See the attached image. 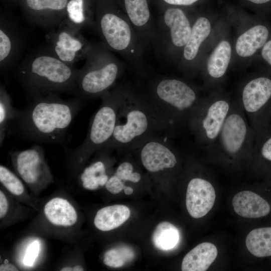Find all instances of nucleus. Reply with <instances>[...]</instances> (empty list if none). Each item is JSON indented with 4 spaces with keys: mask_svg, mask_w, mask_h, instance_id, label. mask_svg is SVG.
I'll use <instances>...</instances> for the list:
<instances>
[{
    "mask_svg": "<svg viewBox=\"0 0 271 271\" xmlns=\"http://www.w3.org/2000/svg\"><path fill=\"white\" fill-rule=\"evenodd\" d=\"M84 103V100L76 97L64 99L59 94L35 98L26 107L20 109L14 127L26 140L61 143Z\"/></svg>",
    "mask_w": 271,
    "mask_h": 271,
    "instance_id": "f257e3e1",
    "label": "nucleus"
},
{
    "mask_svg": "<svg viewBox=\"0 0 271 271\" xmlns=\"http://www.w3.org/2000/svg\"><path fill=\"white\" fill-rule=\"evenodd\" d=\"M79 69L56 57L46 45L28 54L14 72L31 99L52 94L73 93Z\"/></svg>",
    "mask_w": 271,
    "mask_h": 271,
    "instance_id": "f03ea898",
    "label": "nucleus"
},
{
    "mask_svg": "<svg viewBox=\"0 0 271 271\" xmlns=\"http://www.w3.org/2000/svg\"><path fill=\"white\" fill-rule=\"evenodd\" d=\"M160 131L166 132L144 94L121 84L116 124L105 147L112 150L135 151Z\"/></svg>",
    "mask_w": 271,
    "mask_h": 271,
    "instance_id": "7ed1b4c3",
    "label": "nucleus"
},
{
    "mask_svg": "<svg viewBox=\"0 0 271 271\" xmlns=\"http://www.w3.org/2000/svg\"><path fill=\"white\" fill-rule=\"evenodd\" d=\"M144 94L169 135L187 128L190 115L201 100L187 83L170 77L153 80Z\"/></svg>",
    "mask_w": 271,
    "mask_h": 271,
    "instance_id": "20e7f679",
    "label": "nucleus"
},
{
    "mask_svg": "<svg viewBox=\"0 0 271 271\" xmlns=\"http://www.w3.org/2000/svg\"><path fill=\"white\" fill-rule=\"evenodd\" d=\"M123 65L102 42L93 43L79 69L73 95L84 100L101 97L122 74Z\"/></svg>",
    "mask_w": 271,
    "mask_h": 271,
    "instance_id": "39448f33",
    "label": "nucleus"
},
{
    "mask_svg": "<svg viewBox=\"0 0 271 271\" xmlns=\"http://www.w3.org/2000/svg\"><path fill=\"white\" fill-rule=\"evenodd\" d=\"M121 97V84L104 94L97 110L91 118L88 131L83 143L71 150L69 160L78 170L91 155L105 146L111 138L116 124Z\"/></svg>",
    "mask_w": 271,
    "mask_h": 271,
    "instance_id": "423d86ee",
    "label": "nucleus"
},
{
    "mask_svg": "<svg viewBox=\"0 0 271 271\" xmlns=\"http://www.w3.org/2000/svg\"><path fill=\"white\" fill-rule=\"evenodd\" d=\"M254 134L239 101H232L230 111L215 141L206 150L230 161L251 156Z\"/></svg>",
    "mask_w": 271,
    "mask_h": 271,
    "instance_id": "0eeeda50",
    "label": "nucleus"
},
{
    "mask_svg": "<svg viewBox=\"0 0 271 271\" xmlns=\"http://www.w3.org/2000/svg\"><path fill=\"white\" fill-rule=\"evenodd\" d=\"M232 101L226 98L201 99L191 112L187 128L197 145L205 149L217 138Z\"/></svg>",
    "mask_w": 271,
    "mask_h": 271,
    "instance_id": "6e6552de",
    "label": "nucleus"
},
{
    "mask_svg": "<svg viewBox=\"0 0 271 271\" xmlns=\"http://www.w3.org/2000/svg\"><path fill=\"white\" fill-rule=\"evenodd\" d=\"M45 40L46 46L56 57L72 65L86 59L93 44L81 31L63 22L57 28L48 32Z\"/></svg>",
    "mask_w": 271,
    "mask_h": 271,
    "instance_id": "1a4fd4ad",
    "label": "nucleus"
},
{
    "mask_svg": "<svg viewBox=\"0 0 271 271\" xmlns=\"http://www.w3.org/2000/svg\"><path fill=\"white\" fill-rule=\"evenodd\" d=\"M192 27L184 12L170 8L164 13L159 22H155L156 37L155 50L163 57L172 47L182 48L187 43Z\"/></svg>",
    "mask_w": 271,
    "mask_h": 271,
    "instance_id": "9d476101",
    "label": "nucleus"
},
{
    "mask_svg": "<svg viewBox=\"0 0 271 271\" xmlns=\"http://www.w3.org/2000/svg\"><path fill=\"white\" fill-rule=\"evenodd\" d=\"M271 99V79L259 77L243 87L239 102L254 134V144L262 138V113Z\"/></svg>",
    "mask_w": 271,
    "mask_h": 271,
    "instance_id": "9b49d317",
    "label": "nucleus"
},
{
    "mask_svg": "<svg viewBox=\"0 0 271 271\" xmlns=\"http://www.w3.org/2000/svg\"><path fill=\"white\" fill-rule=\"evenodd\" d=\"M14 169L18 175L31 188H42L53 178L46 162L42 147L39 145L10 154Z\"/></svg>",
    "mask_w": 271,
    "mask_h": 271,
    "instance_id": "f8f14e48",
    "label": "nucleus"
},
{
    "mask_svg": "<svg viewBox=\"0 0 271 271\" xmlns=\"http://www.w3.org/2000/svg\"><path fill=\"white\" fill-rule=\"evenodd\" d=\"M176 148L167 140L156 135L135 150L143 166L151 173L172 170L178 164Z\"/></svg>",
    "mask_w": 271,
    "mask_h": 271,
    "instance_id": "ddd939ff",
    "label": "nucleus"
},
{
    "mask_svg": "<svg viewBox=\"0 0 271 271\" xmlns=\"http://www.w3.org/2000/svg\"><path fill=\"white\" fill-rule=\"evenodd\" d=\"M26 38L17 22L1 17L0 22V68L5 71L18 62L26 46Z\"/></svg>",
    "mask_w": 271,
    "mask_h": 271,
    "instance_id": "4468645a",
    "label": "nucleus"
},
{
    "mask_svg": "<svg viewBox=\"0 0 271 271\" xmlns=\"http://www.w3.org/2000/svg\"><path fill=\"white\" fill-rule=\"evenodd\" d=\"M68 0H24L29 23L49 32L57 28L65 16Z\"/></svg>",
    "mask_w": 271,
    "mask_h": 271,
    "instance_id": "2eb2a0df",
    "label": "nucleus"
},
{
    "mask_svg": "<svg viewBox=\"0 0 271 271\" xmlns=\"http://www.w3.org/2000/svg\"><path fill=\"white\" fill-rule=\"evenodd\" d=\"M215 189L208 181L199 177L189 182L186 197L187 210L190 215L199 218L206 215L215 202Z\"/></svg>",
    "mask_w": 271,
    "mask_h": 271,
    "instance_id": "dca6fc26",
    "label": "nucleus"
},
{
    "mask_svg": "<svg viewBox=\"0 0 271 271\" xmlns=\"http://www.w3.org/2000/svg\"><path fill=\"white\" fill-rule=\"evenodd\" d=\"M44 214L50 224L60 228L71 227L78 220L75 208L62 197H54L49 200L44 206Z\"/></svg>",
    "mask_w": 271,
    "mask_h": 271,
    "instance_id": "f3484780",
    "label": "nucleus"
},
{
    "mask_svg": "<svg viewBox=\"0 0 271 271\" xmlns=\"http://www.w3.org/2000/svg\"><path fill=\"white\" fill-rule=\"evenodd\" d=\"M235 212L248 218H256L267 215L270 207L268 202L257 194L250 191L237 193L232 199Z\"/></svg>",
    "mask_w": 271,
    "mask_h": 271,
    "instance_id": "a211bd4d",
    "label": "nucleus"
},
{
    "mask_svg": "<svg viewBox=\"0 0 271 271\" xmlns=\"http://www.w3.org/2000/svg\"><path fill=\"white\" fill-rule=\"evenodd\" d=\"M217 249L210 242H202L188 252L184 257L181 270L183 271H205L215 260Z\"/></svg>",
    "mask_w": 271,
    "mask_h": 271,
    "instance_id": "6ab92c4d",
    "label": "nucleus"
},
{
    "mask_svg": "<svg viewBox=\"0 0 271 271\" xmlns=\"http://www.w3.org/2000/svg\"><path fill=\"white\" fill-rule=\"evenodd\" d=\"M129 208L123 205H113L103 207L96 213L94 224L99 230L108 231L117 228L130 216Z\"/></svg>",
    "mask_w": 271,
    "mask_h": 271,
    "instance_id": "aec40b11",
    "label": "nucleus"
},
{
    "mask_svg": "<svg viewBox=\"0 0 271 271\" xmlns=\"http://www.w3.org/2000/svg\"><path fill=\"white\" fill-rule=\"evenodd\" d=\"M268 34L267 29L263 25L250 28L238 38L235 46L236 53L243 57L252 55L266 43Z\"/></svg>",
    "mask_w": 271,
    "mask_h": 271,
    "instance_id": "412c9836",
    "label": "nucleus"
},
{
    "mask_svg": "<svg viewBox=\"0 0 271 271\" xmlns=\"http://www.w3.org/2000/svg\"><path fill=\"white\" fill-rule=\"evenodd\" d=\"M95 18L86 8L85 0L68 2L65 16L62 22L79 31L94 28Z\"/></svg>",
    "mask_w": 271,
    "mask_h": 271,
    "instance_id": "4be33fe9",
    "label": "nucleus"
},
{
    "mask_svg": "<svg viewBox=\"0 0 271 271\" xmlns=\"http://www.w3.org/2000/svg\"><path fill=\"white\" fill-rule=\"evenodd\" d=\"M211 31L209 21L204 17L199 18L192 27L188 40L183 48V57L187 61L194 60L203 42Z\"/></svg>",
    "mask_w": 271,
    "mask_h": 271,
    "instance_id": "5701e85b",
    "label": "nucleus"
},
{
    "mask_svg": "<svg viewBox=\"0 0 271 271\" xmlns=\"http://www.w3.org/2000/svg\"><path fill=\"white\" fill-rule=\"evenodd\" d=\"M20 109L12 105V99L3 85L0 87V145L14 128Z\"/></svg>",
    "mask_w": 271,
    "mask_h": 271,
    "instance_id": "b1692460",
    "label": "nucleus"
},
{
    "mask_svg": "<svg viewBox=\"0 0 271 271\" xmlns=\"http://www.w3.org/2000/svg\"><path fill=\"white\" fill-rule=\"evenodd\" d=\"M109 177L103 159H98L84 167L79 175L83 188L95 190L100 186H105Z\"/></svg>",
    "mask_w": 271,
    "mask_h": 271,
    "instance_id": "393cba45",
    "label": "nucleus"
},
{
    "mask_svg": "<svg viewBox=\"0 0 271 271\" xmlns=\"http://www.w3.org/2000/svg\"><path fill=\"white\" fill-rule=\"evenodd\" d=\"M231 54L230 44L226 41H221L209 56L207 70L212 78L222 77L227 69Z\"/></svg>",
    "mask_w": 271,
    "mask_h": 271,
    "instance_id": "a878e982",
    "label": "nucleus"
},
{
    "mask_svg": "<svg viewBox=\"0 0 271 271\" xmlns=\"http://www.w3.org/2000/svg\"><path fill=\"white\" fill-rule=\"evenodd\" d=\"M245 244L248 251L256 257L271 256V227L251 230L246 236Z\"/></svg>",
    "mask_w": 271,
    "mask_h": 271,
    "instance_id": "bb28decb",
    "label": "nucleus"
},
{
    "mask_svg": "<svg viewBox=\"0 0 271 271\" xmlns=\"http://www.w3.org/2000/svg\"><path fill=\"white\" fill-rule=\"evenodd\" d=\"M152 240L156 248L163 251L171 250L179 242L180 232L173 224L166 221L162 222L154 230Z\"/></svg>",
    "mask_w": 271,
    "mask_h": 271,
    "instance_id": "cd10ccee",
    "label": "nucleus"
},
{
    "mask_svg": "<svg viewBox=\"0 0 271 271\" xmlns=\"http://www.w3.org/2000/svg\"><path fill=\"white\" fill-rule=\"evenodd\" d=\"M134 257L133 250L126 246H121L107 250L103 256V262L106 265L118 268Z\"/></svg>",
    "mask_w": 271,
    "mask_h": 271,
    "instance_id": "c85d7f7f",
    "label": "nucleus"
},
{
    "mask_svg": "<svg viewBox=\"0 0 271 271\" xmlns=\"http://www.w3.org/2000/svg\"><path fill=\"white\" fill-rule=\"evenodd\" d=\"M0 182L13 195L22 198L26 194L25 186L20 179L7 167L0 166Z\"/></svg>",
    "mask_w": 271,
    "mask_h": 271,
    "instance_id": "c756f323",
    "label": "nucleus"
},
{
    "mask_svg": "<svg viewBox=\"0 0 271 271\" xmlns=\"http://www.w3.org/2000/svg\"><path fill=\"white\" fill-rule=\"evenodd\" d=\"M114 175L123 182L129 181L136 183L139 182L142 179L141 174L134 171L132 164L128 161L120 163Z\"/></svg>",
    "mask_w": 271,
    "mask_h": 271,
    "instance_id": "7c9ffc66",
    "label": "nucleus"
},
{
    "mask_svg": "<svg viewBox=\"0 0 271 271\" xmlns=\"http://www.w3.org/2000/svg\"><path fill=\"white\" fill-rule=\"evenodd\" d=\"M39 240H33L27 246L23 258V263L27 267L34 265L40 250Z\"/></svg>",
    "mask_w": 271,
    "mask_h": 271,
    "instance_id": "2f4dec72",
    "label": "nucleus"
},
{
    "mask_svg": "<svg viewBox=\"0 0 271 271\" xmlns=\"http://www.w3.org/2000/svg\"><path fill=\"white\" fill-rule=\"evenodd\" d=\"M253 151H258L261 157L271 162V136L254 144Z\"/></svg>",
    "mask_w": 271,
    "mask_h": 271,
    "instance_id": "473e14b6",
    "label": "nucleus"
},
{
    "mask_svg": "<svg viewBox=\"0 0 271 271\" xmlns=\"http://www.w3.org/2000/svg\"><path fill=\"white\" fill-rule=\"evenodd\" d=\"M125 186V184L113 174L109 177L105 187L111 194H117L123 190Z\"/></svg>",
    "mask_w": 271,
    "mask_h": 271,
    "instance_id": "72a5a7b5",
    "label": "nucleus"
},
{
    "mask_svg": "<svg viewBox=\"0 0 271 271\" xmlns=\"http://www.w3.org/2000/svg\"><path fill=\"white\" fill-rule=\"evenodd\" d=\"M9 209V203L4 192L0 191V218L2 220L7 215Z\"/></svg>",
    "mask_w": 271,
    "mask_h": 271,
    "instance_id": "f704fd0d",
    "label": "nucleus"
},
{
    "mask_svg": "<svg viewBox=\"0 0 271 271\" xmlns=\"http://www.w3.org/2000/svg\"><path fill=\"white\" fill-rule=\"evenodd\" d=\"M261 55L263 59L271 66V40L266 42L263 45Z\"/></svg>",
    "mask_w": 271,
    "mask_h": 271,
    "instance_id": "c9c22d12",
    "label": "nucleus"
},
{
    "mask_svg": "<svg viewBox=\"0 0 271 271\" xmlns=\"http://www.w3.org/2000/svg\"><path fill=\"white\" fill-rule=\"evenodd\" d=\"M198 0H164L166 3L173 5L189 6Z\"/></svg>",
    "mask_w": 271,
    "mask_h": 271,
    "instance_id": "e433bc0d",
    "label": "nucleus"
},
{
    "mask_svg": "<svg viewBox=\"0 0 271 271\" xmlns=\"http://www.w3.org/2000/svg\"><path fill=\"white\" fill-rule=\"evenodd\" d=\"M18 268L14 264L9 263V262H6L4 263H3L1 264L0 265V270H18Z\"/></svg>",
    "mask_w": 271,
    "mask_h": 271,
    "instance_id": "4c0bfd02",
    "label": "nucleus"
},
{
    "mask_svg": "<svg viewBox=\"0 0 271 271\" xmlns=\"http://www.w3.org/2000/svg\"><path fill=\"white\" fill-rule=\"evenodd\" d=\"M84 270L83 268L79 264L75 265L73 266H64L62 267L61 269V270H62V271H72V270L80 271V270Z\"/></svg>",
    "mask_w": 271,
    "mask_h": 271,
    "instance_id": "58836bf2",
    "label": "nucleus"
},
{
    "mask_svg": "<svg viewBox=\"0 0 271 271\" xmlns=\"http://www.w3.org/2000/svg\"><path fill=\"white\" fill-rule=\"evenodd\" d=\"M123 191L124 193L127 195L131 194L133 192V190L131 187L126 185L123 188Z\"/></svg>",
    "mask_w": 271,
    "mask_h": 271,
    "instance_id": "ea45409f",
    "label": "nucleus"
},
{
    "mask_svg": "<svg viewBox=\"0 0 271 271\" xmlns=\"http://www.w3.org/2000/svg\"><path fill=\"white\" fill-rule=\"evenodd\" d=\"M253 3L256 4H261L263 3H267L271 0H247Z\"/></svg>",
    "mask_w": 271,
    "mask_h": 271,
    "instance_id": "a19ab883",
    "label": "nucleus"
}]
</instances>
